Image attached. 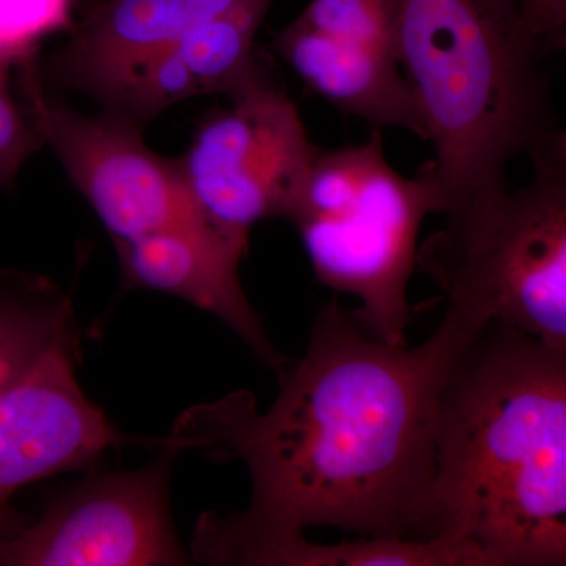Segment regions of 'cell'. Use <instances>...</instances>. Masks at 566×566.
Returning a JSON list of instances; mask_svg holds the SVG:
<instances>
[{
	"label": "cell",
	"mask_w": 566,
	"mask_h": 566,
	"mask_svg": "<svg viewBox=\"0 0 566 566\" xmlns=\"http://www.w3.org/2000/svg\"><path fill=\"white\" fill-rule=\"evenodd\" d=\"M248 566H469L460 551L441 539L360 538L316 545L304 534L268 539L245 551Z\"/></svg>",
	"instance_id": "obj_13"
},
{
	"label": "cell",
	"mask_w": 566,
	"mask_h": 566,
	"mask_svg": "<svg viewBox=\"0 0 566 566\" xmlns=\"http://www.w3.org/2000/svg\"><path fill=\"white\" fill-rule=\"evenodd\" d=\"M274 48L308 91L345 115L374 129L400 128L428 140L415 88L390 44L294 20L275 35Z\"/></svg>",
	"instance_id": "obj_11"
},
{
	"label": "cell",
	"mask_w": 566,
	"mask_h": 566,
	"mask_svg": "<svg viewBox=\"0 0 566 566\" xmlns=\"http://www.w3.org/2000/svg\"><path fill=\"white\" fill-rule=\"evenodd\" d=\"M394 51L433 145L420 172L441 214L564 132L520 0H395Z\"/></svg>",
	"instance_id": "obj_3"
},
{
	"label": "cell",
	"mask_w": 566,
	"mask_h": 566,
	"mask_svg": "<svg viewBox=\"0 0 566 566\" xmlns=\"http://www.w3.org/2000/svg\"><path fill=\"white\" fill-rule=\"evenodd\" d=\"M73 337L70 305L28 283L0 282V398L55 345Z\"/></svg>",
	"instance_id": "obj_14"
},
{
	"label": "cell",
	"mask_w": 566,
	"mask_h": 566,
	"mask_svg": "<svg viewBox=\"0 0 566 566\" xmlns=\"http://www.w3.org/2000/svg\"><path fill=\"white\" fill-rule=\"evenodd\" d=\"M114 243L129 289L156 290L188 301L226 323L275 374L289 367L241 285L238 270L249 240L205 223Z\"/></svg>",
	"instance_id": "obj_10"
},
{
	"label": "cell",
	"mask_w": 566,
	"mask_h": 566,
	"mask_svg": "<svg viewBox=\"0 0 566 566\" xmlns=\"http://www.w3.org/2000/svg\"><path fill=\"white\" fill-rule=\"evenodd\" d=\"M180 447L140 471L93 476L36 523L0 538V566L186 565L175 535L169 479Z\"/></svg>",
	"instance_id": "obj_8"
},
{
	"label": "cell",
	"mask_w": 566,
	"mask_h": 566,
	"mask_svg": "<svg viewBox=\"0 0 566 566\" xmlns=\"http://www.w3.org/2000/svg\"><path fill=\"white\" fill-rule=\"evenodd\" d=\"M230 99L203 122L177 167L203 214L249 240L255 223L289 218L319 148L292 99L263 77Z\"/></svg>",
	"instance_id": "obj_6"
},
{
	"label": "cell",
	"mask_w": 566,
	"mask_h": 566,
	"mask_svg": "<svg viewBox=\"0 0 566 566\" xmlns=\"http://www.w3.org/2000/svg\"><path fill=\"white\" fill-rule=\"evenodd\" d=\"M199 85L175 46L145 70L122 104L142 117L158 114L170 104L199 95Z\"/></svg>",
	"instance_id": "obj_16"
},
{
	"label": "cell",
	"mask_w": 566,
	"mask_h": 566,
	"mask_svg": "<svg viewBox=\"0 0 566 566\" xmlns=\"http://www.w3.org/2000/svg\"><path fill=\"white\" fill-rule=\"evenodd\" d=\"M25 57L21 88L29 120L114 241L212 223L186 188L177 161L148 150L137 126L125 118L87 117L51 102Z\"/></svg>",
	"instance_id": "obj_7"
},
{
	"label": "cell",
	"mask_w": 566,
	"mask_h": 566,
	"mask_svg": "<svg viewBox=\"0 0 566 566\" xmlns=\"http://www.w3.org/2000/svg\"><path fill=\"white\" fill-rule=\"evenodd\" d=\"M11 63H13V62H10V61H7V59L0 57V76H2V74H6L7 71H9V66L11 65Z\"/></svg>",
	"instance_id": "obj_19"
},
{
	"label": "cell",
	"mask_w": 566,
	"mask_h": 566,
	"mask_svg": "<svg viewBox=\"0 0 566 566\" xmlns=\"http://www.w3.org/2000/svg\"><path fill=\"white\" fill-rule=\"evenodd\" d=\"M483 326L446 307L422 345H389L331 301L304 356L279 375L266 412L248 392L186 411L172 434L188 449L243 461L252 480L245 512L200 516L192 557L237 565L251 547L311 527L420 539L439 400L458 354Z\"/></svg>",
	"instance_id": "obj_1"
},
{
	"label": "cell",
	"mask_w": 566,
	"mask_h": 566,
	"mask_svg": "<svg viewBox=\"0 0 566 566\" xmlns=\"http://www.w3.org/2000/svg\"><path fill=\"white\" fill-rule=\"evenodd\" d=\"M74 337L55 345L0 398V538L22 526L10 501L21 488L81 468L114 447L158 442L112 427L74 375Z\"/></svg>",
	"instance_id": "obj_9"
},
{
	"label": "cell",
	"mask_w": 566,
	"mask_h": 566,
	"mask_svg": "<svg viewBox=\"0 0 566 566\" xmlns=\"http://www.w3.org/2000/svg\"><path fill=\"white\" fill-rule=\"evenodd\" d=\"M524 25L543 55L564 52L566 0H520Z\"/></svg>",
	"instance_id": "obj_18"
},
{
	"label": "cell",
	"mask_w": 566,
	"mask_h": 566,
	"mask_svg": "<svg viewBox=\"0 0 566 566\" xmlns=\"http://www.w3.org/2000/svg\"><path fill=\"white\" fill-rule=\"evenodd\" d=\"M43 140L31 120L18 109L7 87V73L0 76V188L9 189L29 156Z\"/></svg>",
	"instance_id": "obj_17"
},
{
	"label": "cell",
	"mask_w": 566,
	"mask_h": 566,
	"mask_svg": "<svg viewBox=\"0 0 566 566\" xmlns=\"http://www.w3.org/2000/svg\"><path fill=\"white\" fill-rule=\"evenodd\" d=\"M420 539L469 566L566 565V352L488 323L458 354Z\"/></svg>",
	"instance_id": "obj_2"
},
{
	"label": "cell",
	"mask_w": 566,
	"mask_h": 566,
	"mask_svg": "<svg viewBox=\"0 0 566 566\" xmlns=\"http://www.w3.org/2000/svg\"><path fill=\"white\" fill-rule=\"evenodd\" d=\"M188 24L182 0H111L70 51L77 81L122 104Z\"/></svg>",
	"instance_id": "obj_12"
},
{
	"label": "cell",
	"mask_w": 566,
	"mask_h": 566,
	"mask_svg": "<svg viewBox=\"0 0 566 566\" xmlns=\"http://www.w3.org/2000/svg\"><path fill=\"white\" fill-rule=\"evenodd\" d=\"M524 188L495 181L444 212L417 249L447 307L566 352V134L528 155Z\"/></svg>",
	"instance_id": "obj_4"
},
{
	"label": "cell",
	"mask_w": 566,
	"mask_h": 566,
	"mask_svg": "<svg viewBox=\"0 0 566 566\" xmlns=\"http://www.w3.org/2000/svg\"><path fill=\"white\" fill-rule=\"evenodd\" d=\"M441 199L422 172L387 161L381 134L363 145L318 150L289 214L318 282L359 301L353 316L389 345H406L415 307L408 289L427 216Z\"/></svg>",
	"instance_id": "obj_5"
},
{
	"label": "cell",
	"mask_w": 566,
	"mask_h": 566,
	"mask_svg": "<svg viewBox=\"0 0 566 566\" xmlns=\"http://www.w3.org/2000/svg\"><path fill=\"white\" fill-rule=\"evenodd\" d=\"M70 0H0V57H25L36 41L69 21Z\"/></svg>",
	"instance_id": "obj_15"
}]
</instances>
